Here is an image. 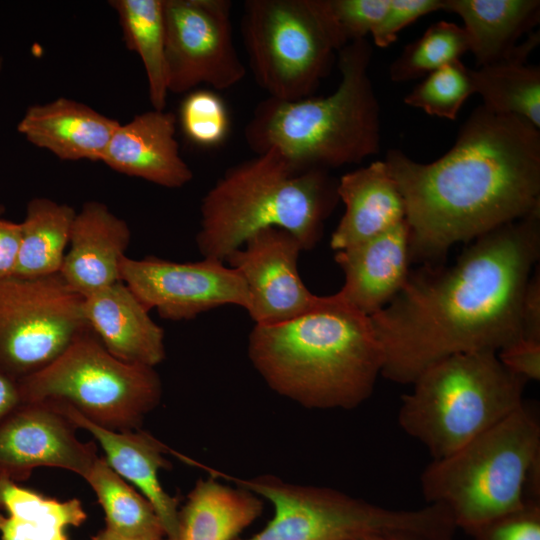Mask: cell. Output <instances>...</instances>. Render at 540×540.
Wrapping results in <instances>:
<instances>
[{"label": "cell", "instance_id": "6da1fadb", "mask_svg": "<svg viewBox=\"0 0 540 540\" xmlns=\"http://www.w3.org/2000/svg\"><path fill=\"white\" fill-rule=\"evenodd\" d=\"M539 256L540 210L468 243L446 268L410 271L399 293L369 316L381 376L411 385L449 356L498 352L522 339V298Z\"/></svg>", "mask_w": 540, "mask_h": 540}, {"label": "cell", "instance_id": "7a4b0ae2", "mask_svg": "<svg viewBox=\"0 0 540 540\" xmlns=\"http://www.w3.org/2000/svg\"><path fill=\"white\" fill-rule=\"evenodd\" d=\"M384 162L405 202L411 262L433 266L455 244L540 210V131L519 116L478 106L437 160L390 149Z\"/></svg>", "mask_w": 540, "mask_h": 540}, {"label": "cell", "instance_id": "3957f363", "mask_svg": "<svg viewBox=\"0 0 540 540\" xmlns=\"http://www.w3.org/2000/svg\"><path fill=\"white\" fill-rule=\"evenodd\" d=\"M248 355L273 391L308 409L360 406L382 369L369 316L336 293L321 308L290 321L255 325Z\"/></svg>", "mask_w": 540, "mask_h": 540}, {"label": "cell", "instance_id": "277c9868", "mask_svg": "<svg viewBox=\"0 0 540 540\" xmlns=\"http://www.w3.org/2000/svg\"><path fill=\"white\" fill-rule=\"evenodd\" d=\"M337 186L328 170L302 169L276 149L257 154L229 168L203 197L197 248L224 262L254 233L278 227L310 250L339 202Z\"/></svg>", "mask_w": 540, "mask_h": 540}, {"label": "cell", "instance_id": "5b68a950", "mask_svg": "<svg viewBox=\"0 0 540 540\" xmlns=\"http://www.w3.org/2000/svg\"><path fill=\"white\" fill-rule=\"evenodd\" d=\"M367 39L338 52L341 80L326 97L261 101L246 125L248 146L260 154L276 149L302 169L361 163L380 150V106L368 68Z\"/></svg>", "mask_w": 540, "mask_h": 540}, {"label": "cell", "instance_id": "8992f818", "mask_svg": "<svg viewBox=\"0 0 540 540\" xmlns=\"http://www.w3.org/2000/svg\"><path fill=\"white\" fill-rule=\"evenodd\" d=\"M526 383L495 351L455 354L414 380L412 390L401 398L398 424L432 459H440L520 408Z\"/></svg>", "mask_w": 540, "mask_h": 540}, {"label": "cell", "instance_id": "52a82bcc", "mask_svg": "<svg viewBox=\"0 0 540 540\" xmlns=\"http://www.w3.org/2000/svg\"><path fill=\"white\" fill-rule=\"evenodd\" d=\"M540 456V422L524 403L450 455L432 459L420 477L427 504L444 506L457 528L480 526L521 507L532 463Z\"/></svg>", "mask_w": 540, "mask_h": 540}, {"label": "cell", "instance_id": "ba28073f", "mask_svg": "<svg viewBox=\"0 0 540 540\" xmlns=\"http://www.w3.org/2000/svg\"><path fill=\"white\" fill-rule=\"evenodd\" d=\"M203 468L273 505L274 516L265 528L244 540H356L398 534L452 540L457 529L448 510L438 504L389 509L328 487L298 485L273 475L241 479Z\"/></svg>", "mask_w": 540, "mask_h": 540}, {"label": "cell", "instance_id": "9c48e42d", "mask_svg": "<svg viewBox=\"0 0 540 540\" xmlns=\"http://www.w3.org/2000/svg\"><path fill=\"white\" fill-rule=\"evenodd\" d=\"M241 20L254 77L279 100L310 97L348 43L329 0H248Z\"/></svg>", "mask_w": 540, "mask_h": 540}, {"label": "cell", "instance_id": "30bf717a", "mask_svg": "<svg viewBox=\"0 0 540 540\" xmlns=\"http://www.w3.org/2000/svg\"><path fill=\"white\" fill-rule=\"evenodd\" d=\"M21 402L55 400L113 431L140 429L162 396L155 368L111 355L88 327L49 366L18 381Z\"/></svg>", "mask_w": 540, "mask_h": 540}, {"label": "cell", "instance_id": "8fae6325", "mask_svg": "<svg viewBox=\"0 0 540 540\" xmlns=\"http://www.w3.org/2000/svg\"><path fill=\"white\" fill-rule=\"evenodd\" d=\"M83 304L59 273L0 280V371L20 381L54 362L89 327Z\"/></svg>", "mask_w": 540, "mask_h": 540}, {"label": "cell", "instance_id": "7c38bea8", "mask_svg": "<svg viewBox=\"0 0 540 540\" xmlns=\"http://www.w3.org/2000/svg\"><path fill=\"white\" fill-rule=\"evenodd\" d=\"M229 0H164L168 91L190 92L200 84L216 90L246 74L233 39Z\"/></svg>", "mask_w": 540, "mask_h": 540}, {"label": "cell", "instance_id": "4fadbf2b", "mask_svg": "<svg viewBox=\"0 0 540 540\" xmlns=\"http://www.w3.org/2000/svg\"><path fill=\"white\" fill-rule=\"evenodd\" d=\"M121 280L148 311L155 309L166 320L193 319L228 304L249 307L248 288L240 272L213 258L181 263L126 256Z\"/></svg>", "mask_w": 540, "mask_h": 540}, {"label": "cell", "instance_id": "5bb4252c", "mask_svg": "<svg viewBox=\"0 0 540 540\" xmlns=\"http://www.w3.org/2000/svg\"><path fill=\"white\" fill-rule=\"evenodd\" d=\"M302 246L290 232L269 227L251 235L225 261L244 278L247 309L255 325L290 321L324 306L329 296L313 294L298 273Z\"/></svg>", "mask_w": 540, "mask_h": 540}, {"label": "cell", "instance_id": "9a60e30c", "mask_svg": "<svg viewBox=\"0 0 540 540\" xmlns=\"http://www.w3.org/2000/svg\"><path fill=\"white\" fill-rule=\"evenodd\" d=\"M76 429L51 400L21 402L0 421V478L18 483L39 467L84 478L99 456L95 442L80 441Z\"/></svg>", "mask_w": 540, "mask_h": 540}, {"label": "cell", "instance_id": "2e32d148", "mask_svg": "<svg viewBox=\"0 0 540 540\" xmlns=\"http://www.w3.org/2000/svg\"><path fill=\"white\" fill-rule=\"evenodd\" d=\"M344 273L336 293L356 311L371 316L403 288L410 274L409 229L405 220L360 244L336 251Z\"/></svg>", "mask_w": 540, "mask_h": 540}, {"label": "cell", "instance_id": "e0dca14e", "mask_svg": "<svg viewBox=\"0 0 540 540\" xmlns=\"http://www.w3.org/2000/svg\"><path fill=\"white\" fill-rule=\"evenodd\" d=\"M176 116L151 110L119 124L101 162L112 170L156 185L181 188L193 173L179 152Z\"/></svg>", "mask_w": 540, "mask_h": 540}, {"label": "cell", "instance_id": "ac0fdd59", "mask_svg": "<svg viewBox=\"0 0 540 540\" xmlns=\"http://www.w3.org/2000/svg\"><path fill=\"white\" fill-rule=\"evenodd\" d=\"M130 240L124 219L102 202H85L74 218L59 274L83 297L122 281L121 263Z\"/></svg>", "mask_w": 540, "mask_h": 540}, {"label": "cell", "instance_id": "d6986e66", "mask_svg": "<svg viewBox=\"0 0 540 540\" xmlns=\"http://www.w3.org/2000/svg\"><path fill=\"white\" fill-rule=\"evenodd\" d=\"M51 401L78 429L87 430L99 442L107 464L141 491L156 511L166 537L173 536L177 526L179 499L164 490L159 480V471L171 467L165 454L177 456L178 453L141 429L109 430L88 421L68 404Z\"/></svg>", "mask_w": 540, "mask_h": 540}, {"label": "cell", "instance_id": "ffe728a7", "mask_svg": "<svg viewBox=\"0 0 540 540\" xmlns=\"http://www.w3.org/2000/svg\"><path fill=\"white\" fill-rule=\"evenodd\" d=\"M83 312L105 349L120 361L155 368L165 359L164 330L124 282L84 297Z\"/></svg>", "mask_w": 540, "mask_h": 540}, {"label": "cell", "instance_id": "44dd1931", "mask_svg": "<svg viewBox=\"0 0 540 540\" xmlns=\"http://www.w3.org/2000/svg\"><path fill=\"white\" fill-rule=\"evenodd\" d=\"M119 124L86 104L60 97L29 107L18 131L62 160L102 161Z\"/></svg>", "mask_w": 540, "mask_h": 540}, {"label": "cell", "instance_id": "7402d4cb", "mask_svg": "<svg viewBox=\"0 0 540 540\" xmlns=\"http://www.w3.org/2000/svg\"><path fill=\"white\" fill-rule=\"evenodd\" d=\"M337 192L345 212L331 235L335 251L360 244L405 220L403 196L384 161L342 175Z\"/></svg>", "mask_w": 540, "mask_h": 540}, {"label": "cell", "instance_id": "603a6c76", "mask_svg": "<svg viewBox=\"0 0 540 540\" xmlns=\"http://www.w3.org/2000/svg\"><path fill=\"white\" fill-rule=\"evenodd\" d=\"M263 512V501L251 491L199 479L179 508L176 531L164 540H236Z\"/></svg>", "mask_w": 540, "mask_h": 540}, {"label": "cell", "instance_id": "cb8c5ba5", "mask_svg": "<svg viewBox=\"0 0 540 540\" xmlns=\"http://www.w3.org/2000/svg\"><path fill=\"white\" fill-rule=\"evenodd\" d=\"M458 15L478 67L508 58L518 39L539 23V0H444Z\"/></svg>", "mask_w": 540, "mask_h": 540}, {"label": "cell", "instance_id": "d4e9b609", "mask_svg": "<svg viewBox=\"0 0 540 540\" xmlns=\"http://www.w3.org/2000/svg\"><path fill=\"white\" fill-rule=\"evenodd\" d=\"M539 31L530 32L506 59L472 69L475 93L488 110L515 115L540 127V68L527 64L539 44Z\"/></svg>", "mask_w": 540, "mask_h": 540}, {"label": "cell", "instance_id": "484cf974", "mask_svg": "<svg viewBox=\"0 0 540 540\" xmlns=\"http://www.w3.org/2000/svg\"><path fill=\"white\" fill-rule=\"evenodd\" d=\"M0 540H68L65 529L87 519L77 498L59 501L0 478Z\"/></svg>", "mask_w": 540, "mask_h": 540}, {"label": "cell", "instance_id": "4316f807", "mask_svg": "<svg viewBox=\"0 0 540 540\" xmlns=\"http://www.w3.org/2000/svg\"><path fill=\"white\" fill-rule=\"evenodd\" d=\"M76 211L46 197L29 201L20 223L21 238L13 276L36 278L59 273Z\"/></svg>", "mask_w": 540, "mask_h": 540}, {"label": "cell", "instance_id": "83f0119b", "mask_svg": "<svg viewBox=\"0 0 540 540\" xmlns=\"http://www.w3.org/2000/svg\"><path fill=\"white\" fill-rule=\"evenodd\" d=\"M127 48L140 57L154 110L166 106L168 85L165 56L164 0H112Z\"/></svg>", "mask_w": 540, "mask_h": 540}, {"label": "cell", "instance_id": "f1b7e54d", "mask_svg": "<svg viewBox=\"0 0 540 540\" xmlns=\"http://www.w3.org/2000/svg\"><path fill=\"white\" fill-rule=\"evenodd\" d=\"M84 479L104 510L106 527L140 540H164V527L151 503L99 457Z\"/></svg>", "mask_w": 540, "mask_h": 540}, {"label": "cell", "instance_id": "f546056e", "mask_svg": "<svg viewBox=\"0 0 540 540\" xmlns=\"http://www.w3.org/2000/svg\"><path fill=\"white\" fill-rule=\"evenodd\" d=\"M470 51L465 29L455 23L440 21L428 27L416 41L407 44L389 68L394 82L427 76L442 66L459 60Z\"/></svg>", "mask_w": 540, "mask_h": 540}, {"label": "cell", "instance_id": "4dcf8cb0", "mask_svg": "<svg viewBox=\"0 0 540 540\" xmlns=\"http://www.w3.org/2000/svg\"><path fill=\"white\" fill-rule=\"evenodd\" d=\"M472 94V69L459 59L428 74L406 95L404 102L431 116L455 120Z\"/></svg>", "mask_w": 540, "mask_h": 540}, {"label": "cell", "instance_id": "1f68e13d", "mask_svg": "<svg viewBox=\"0 0 540 540\" xmlns=\"http://www.w3.org/2000/svg\"><path fill=\"white\" fill-rule=\"evenodd\" d=\"M179 119L186 138L199 146H218L229 133L226 105L212 90L190 91L181 103Z\"/></svg>", "mask_w": 540, "mask_h": 540}, {"label": "cell", "instance_id": "d6a6232c", "mask_svg": "<svg viewBox=\"0 0 540 540\" xmlns=\"http://www.w3.org/2000/svg\"><path fill=\"white\" fill-rule=\"evenodd\" d=\"M473 540H540V501L525 503L480 526Z\"/></svg>", "mask_w": 540, "mask_h": 540}, {"label": "cell", "instance_id": "836d02e7", "mask_svg": "<svg viewBox=\"0 0 540 540\" xmlns=\"http://www.w3.org/2000/svg\"><path fill=\"white\" fill-rule=\"evenodd\" d=\"M390 0H329L347 42L366 39L385 14Z\"/></svg>", "mask_w": 540, "mask_h": 540}, {"label": "cell", "instance_id": "e575fe53", "mask_svg": "<svg viewBox=\"0 0 540 540\" xmlns=\"http://www.w3.org/2000/svg\"><path fill=\"white\" fill-rule=\"evenodd\" d=\"M444 0H390L388 8L371 32L374 44L385 48L398 33L418 18L443 10Z\"/></svg>", "mask_w": 540, "mask_h": 540}, {"label": "cell", "instance_id": "d590c367", "mask_svg": "<svg viewBox=\"0 0 540 540\" xmlns=\"http://www.w3.org/2000/svg\"><path fill=\"white\" fill-rule=\"evenodd\" d=\"M500 362L524 379H540V341L522 338L497 352Z\"/></svg>", "mask_w": 540, "mask_h": 540}, {"label": "cell", "instance_id": "8d00e7d4", "mask_svg": "<svg viewBox=\"0 0 540 540\" xmlns=\"http://www.w3.org/2000/svg\"><path fill=\"white\" fill-rule=\"evenodd\" d=\"M523 338L540 341V271L535 268L526 285L521 305Z\"/></svg>", "mask_w": 540, "mask_h": 540}, {"label": "cell", "instance_id": "74e56055", "mask_svg": "<svg viewBox=\"0 0 540 540\" xmlns=\"http://www.w3.org/2000/svg\"><path fill=\"white\" fill-rule=\"evenodd\" d=\"M20 238V223L0 219V280L13 276Z\"/></svg>", "mask_w": 540, "mask_h": 540}, {"label": "cell", "instance_id": "f35d334b", "mask_svg": "<svg viewBox=\"0 0 540 540\" xmlns=\"http://www.w3.org/2000/svg\"><path fill=\"white\" fill-rule=\"evenodd\" d=\"M20 403L18 381L0 371V421Z\"/></svg>", "mask_w": 540, "mask_h": 540}, {"label": "cell", "instance_id": "ab89813d", "mask_svg": "<svg viewBox=\"0 0 540 540\" xmlns=\"http://www.w3.org/2000/svg\"><path fill=\"white\" fill-rule=\"evenodd\" d=\"M90 540H140V539L124 535L122 533L114 531L105 526L104 529L100 530Z\"/></svg>", "mask_w": 540, "mask_h": 540}, {"label": "cell", "instance_id": "60d3db41", "mask_svg": "<svg viewBox=\"0 0 540 540\" xmlns=\"http://www.w3.org/2000/svg\"><path fill=\"white\" fill-rule=\"evenodd\" d=\"M387 540H433L429 538L419 537L415 535H408V534H398L386 537Z\"/></svg>", "mask_w": 540, "mask_h": 540}, {"label": "cell", "instance_id": "b9f144b4", "mask_svg": "<svg viewBox=\"0 0 540 540\" xmlns=\"http://www.w3.org/2000/svg\"><path fill=\"white\" fill-rule=\"evenodd\" d=\"M356 540H387V539L384 537H379V536H371V537H364V538H360Z\"/></svg>", "mask_w": 540, "mask_h": 540}, {"label": "cell", "instance_id": "7bdbcfd3", "mask_svg": "<svg viewBox=\"0 0 540 540\" xmlns=\"http://www.w3.org/2000/svg\"><path fill=\"white\" fill-rule=\"evenodd\" d=\"M1 67H2V61L0 60V70H1ZM4 212V206H2L0 204V215Z\"/></svg>", "mask_w": 540, "mask_h": 540}]
</instances>
